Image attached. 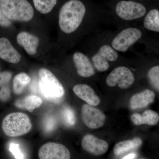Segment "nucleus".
<instances>
[{
    "label": "nucleus",
    "instance_id": "31",
    "mask_svg": "<svg viewBox=\"0 0 159 159\" xmlns=\"http://www.w3.org/2000/svg\"><path fill=\"white\" fill-rule=\"evenodd\" d=\"M0 70H1V69H0Z\"/></svg>",
    "mask_w": 159,
    "mask_h": 159
},
{
    "label": "nucleus",
    "instance_id": "14",
    "mask_svg": "<svg viewBox=\"0 0 159 159\" xmlns=\"http://www.w3.org/2000/svg\"><path fill=\"white\" fill-rule=\"evenodd\" d=\"M73 91L77 97L89 105L95 107L100 103L99 97L95 93L93 89L88 85L77 84L73 88Z\"/></svg>",
    "mask_w": 159,
    "mask_h": 159
},
{
    "label": "nucleus",
    "instance_id": "15",
    "mask_svg": "<svg viewBox=\"0 0 159 159\" xmlns=\"http://www.w3.org/2000/svg\"><path fill=\"white\" fill-rule=\"evenodd\" d=\"M16 41L18 44L23 47L27 54L34 55L39 45V39L29 32L23 31L18 34Z\"/></svg>",
    "mask_w": 159,
    "mask_h": 159
},
{
    "label": "nucleus",
    "instance_id": "28",
    "mask_svg": "<svg viewBox=\"0 0 159 159\" xmlns=\"http://www.w3.org/2000/svg\"><path fill=\"white\" fill-rule=\"evenodd\" d=\"M56 121L54 118L49 117L47 118L45 122V129L47 132L51 131L56 126Z\"/></svg>",
    "mask_w": 159,
    "mask_h": 159
},
{
    "label": "nucleus",
    "instance_id": "6",
    "mask_svg": "<svg viewBox=\"0 0 159 159\" xmlns=\"http://www.w3.org/2000/svg\"><path fill=\"white\" fill-rule=\"evenodd\" d=\"M116 12L118 16L126 21L133 20L144 16L146 8L141 3L133 1H120L117 4Z\"/></svg>",
    "mask_w": 159,
    "mask_h": 159
},
{
    "label": "nucleus",
    "instance_id": "1",
    "mask_svg": "<svg viewBox=\"0 0 159 159\" xmlns=\"http://www.w3.org/2000/svg\"><path fill=\"white\" fill-rule=\"evenodd\" d=\"M86 8L79 0H70L61 7L59 13V26L61 30L70 34L77 30L85 16Z\"/></svg>",
    "mask_w": 159,
    "mask_h": 159
},
{
    "label": "nucleus",
    "instance_id": "18",
    "mask_svg": "<svg viewBox=\"0 0 159 159\" xmlns=\"http://www.w3.org/2000/svg\"><path fill=\"white\" fill-rule=\"evenodd\" d=\"M43 102L41 97L36 95H31L16 100L14 105L17 108L27 110L30 112H32L35 109L40 106Z\"/></svg>",
    "mask_w": 159,
    "mask_h": 159
},
{
    "label": "nucleus",
    "instance_id": "12",
    "mask_svg": "<svg viewBox=\"0 0 159 159\" xmlns=\"http://www.w3.org/2000/svg\"><path fill=\"white\" fill-rule=\"evenodd\" d=\"M73 61L78 75L84 77H89L95 74V69L89 59L81 52H76L73 55Z\"/></svg>",
    "mask_w": 159,
    "mask_h": 159
},
{
    "label": "nucleus",
    "instance_id": "16",
    "mask_svg": "<svg viewBox=\"0 0 159 159\" xmlns=\"http://www.w3.org/2000/svg\"><path fill=\"white\" fill-rule=\"evenodd\" d=\"M155 94L150 90H145L142 93L134 95L131 98L130 107L132 109L143 108L154 101Z\"/></svg>",
    "mask_w": 159,
    "mask_h": 159
},
{
    "label": "nucleus",
    "instance_id": "13",
    "mask_svg": "<svg viewBox=\"0 0 159 159\" xmlns=\"http://www.w3.org/2000/svg\"><path fill=\"white\" fill-rule=\"evenodd\" d=\"M0 58L7 62L16 64L21 56L8 39L2 37L0 38Z\"/></svg>",
    "mask_w": 159,
    "mask_h": 159
},
{
    "label": "nucleus",
    "instance_id": "27",
    "mask_svg": "<svg viewBox=\"0 0 159 159\" xmlns=\"http://www.w3.org/2000/svg\"><path fill=\"white\" fill-rule=\"evenodd\" d=\"M11 25V20H9L4 14L0 6V26L4 28H8Z\"/></svg>",
    "mask_w": 159,
    "mask_h": 159
},
{
    "label": "nucleus",
    "instance_id": "21",
    "mask_svg": "<svg viewBox=\"0 0 159 159\" xmlns=\"http://www.w3.org/2000/svg\"><path fill=\"white\" fill-rule=\"evenodd\" d=\"M144 25L148 30L159 32V12L157 9L148 12L144 20Z\"/></svg>",
    "mask_w": 159,
    "mask_h": 159
},
{
    "label": "nucleus",
    "instance_id": "22",
    "mask_svg": "<svg viewBox=\"0 0 159 159\" xmlns=\"http://www.w3.org/2000/svg\"><path fill=\"white\" fill-rule=\"evenodd\" d=\"M35 9L42 14H48L52 11L57 0H33Z\"/></svg>",
    "mask_w": 159,
    "mask_h": 159
},
{
    "label": "nucleus",
    "instance_id": "2",
    "mask_svg": "<svg viewBox=\"0 0 159 159\" xmlns=\"http://www.w3.org/2000/svg\"><path fill=\"white\" fill-rule=\"evenodd\" d=\"M39 85L43 96L47 100L58 103L65 95V89L58 79L51 71L45 68L40 69Z\"/></svg>",
    "mask_w": 159,
    "mask_h": 159
},
{
    "label": "nucleus",
    "instance_id": "10",
    "mask_svg": "<svg viewBox=\"0 0 159 159\" xmlns=\"http://www.w3.org/2000/svg\"><path fill=\"white\" fill-rule=\"evenodd\" d=\"M38 156L40 159H70V151L65 145L55 142H48L40 148Z\"/></svg>",
    "mask_w": 159,
    "mask_h": 159
},
{
    "label": "nucleus",
    "instance_id": "26",
    "mask_svg": "<svg viewBox=\"0 0 159 159\" xmlns=\"http://www.w3.org/2000/svg\"><path fill=\"white\" fill-rule=\"evenodd\" d=\"M11 92L9 87L5 85L2 87L0 90V100L3 102L8 101L10 97Z\"/></svg>",
    "mask_w": 159,
    "mask_h": 159
},
{
    "label": "nucleus",
    "instance_id": "20",
    "mask_svg": "<svg viewBox=\"0 0 159 159\" xmlns=\"http://www.w3.org/2000/svg\"><path fill=\"white\" fill-rule=\"evenodd\" d=\"M30 81L31 78L26 73H20L16 75L13 78L12 83L14 93L17 95L22 93Z\"/></svg>",
    "mask_w": 159,
    "mask_h": 159
},
{
    "label": "nucleus",
    "instance_id": "4",
    "mask_svg": "<svg viewBox=\"0 0 159 159\" xmlns=\"http://www.w3.org/2000/svg\"><path fill=\"white\" fill-rule=\"evenodd\" d=\"M2 127L6 136L15 138L28 133L31 130L32 125L27 114L13 112L7 115L3 119Z\"/></svg>",
    "mask_w": 159,
    "mask_h": 159
},
{
    "label": "nucleus",
    "instance_id": "23",
    "mask_svg": "<svg viewBox=\"0 0 159 159\" xmlns=\"http://www.w3.org/2000/svg\"><path fill=\"white\" fill-rule=\"evenodd\" d=\"M148 77L152 86L159 92V66H154L149 70Z\"/></svg>",
    "mask_w": 159,
    "mask_h": 159
},
{
    "label": "nucleus",
    "instance_id": "5",
    "mask_svg": "<svg viewBox=\"0 0 159 159\" xmlns=\"http://www.w3.org/2000/svg\"><path fill=\"white\" fill-rule=\"evenodd\" d=\"M142 36V31L135 28L122 30L112 41L111 47L116 51L124 52L134 44Z\"/></svg>",
    "mask_w": 159,
    "mask_h": 159
},
{
    "label": "nucleus",
    "instance_id": "7",
    "mask_svg": "<svg viewBox=\"0 0 159 159\" xmlns=\"http://www.w3.org/2000/svg\"><path fill=\"white\" fill-rule=\"evenodd\" d=\"M134 81V77L128 68L120 66L116 68L109 74L106 83L110 87L118 85L120 88H128Z\"/></svg>",
    "mask_w": 159,
    "mask_h": 159
},
{
    "label": "nucleus",
    "instance_id": "30",
    "mask_svg": "<svg viewBox=\"0 0 159 159\" xmlns=\"http://www.w3.org/2000/svg\"><path fill=\"white\" fill-rule=\"evenodd\" d=\"M137 154L136 153H130L129 154L123 157L122 159H135L136 158Z\"/></svg>",
    "mask_w": 159,
    "mask_h": 159
},
{
    "label": "nucleus",
    "instance_id": "19",
    "mask_svg": "<svg viewBox=\"0 0 159 159\" xmlns=\"http://www.w3.org/2000/svg\"><path fill=\"white\" fill-rule=\"evenodd\" d=\"M142 144V140L139 138H135L132 140H126L118 142L114 147V153L116 155H120L129 151L137 149Z\"/></svg>",
    "mask_w": 159,
    "mask_h": 159
},
{
    "label": "nucleus",
    "instance_id": "3",
    "mask_svg": "<svg viewBox=\"0 0 159 159\" xmlns=\"http://www.w3.org/2000/svg\"><path fill=\"white\" fill-rule=\"evenodd\" d=\"M0 6L11 21L26 22L34 16V9L27 0H0Z\"/></svg>",
    "mask_w": 159,
    "mask_h": 159
},
{
    "label": "nucleus",
    "instance_id": "11",
    "mask_svg": "<svg viewBox=\"0 0 159 159\" xmlns=\"http://www.w3.org/2000/svg\"><path fill=\"white\" fill-rule=\"evenodd\" d=\"M81 146L84 150L95 156L104 154L108 148L107 142L92 134H87L84 136Z\"/></svg>",
    "mask_w": 159,
    "mask_h": 159
},
{
    "label": "nucleus",
    "instance_id": "25",
    "mask_svg": "<svg viewBox=\"0 0 159 159\" xmlns=\"http://www.w3.org/2000/svg\"><path fill=\"white\" fill-rule=\"evenodd\" d=\"M12 74L9 71L0 72V88L7 85L11 80Z\"/></svg>",
    "mask_w": 159,
    "mask_h": 159
},
{
    "label": "nucleus",
    "instance_id": "24",
    "mask_svg": "<svg viewBox=\"0 0 159 159\" xmlns=\"http://www.w3.org/2000/svg\"><path fill=\"white\" fill-rule=\"evenodd\" d=\"M62 117L64 122L67 126H73L76 122L75 114L71 108L66 107L63 110Z\"/></svg>",
    "mask_w": 159,
    "mask_h": 159
},
{
    "label": "nucleus",
    "instance_id": "29",
    "mask_svg": "<svg viewBox=\"0 0 159 159\" xmlns=\"http://www.w3.org/2000/svg\"><path fill=\"white\" fill-rule=\"evenodd\" d=\"M10 151L14 155L16 158H23V155L20 153L18 145L15 144H11L9 148Z\"/></svg>",
    "mask_w": 159,
    "mask_h": 159
},
{
    "label": "nucleus",
    "instance_id": "17",
    "mask_svg": "<svg viewBox=\"0 0 159 159\" xmlns=\"http://www.w3.org/2000/svg\"><path fill=\"white\" fill-rule=\"evenodd\" d=\"M133 123L135 125L147 124L150 125H156L159 120L158 114L154 111L148 110L145 111L142 115L134 114L131 116Z\"/></svg>",
    "mask_w": 159,
    "mask_h": 159
},
{
    "label": "nucleus",
    "instance_id": "9",
    "mask_svg": "<svg viewBox=\"0 0 159 159\" xmlns=\"http://www.w3.org/2000/svg\"><path fill=\"white\" fill-rule=\"evenodd\" d=\"M81 117L84 124L91 129L101 128L106 120L105 116L101 111L88 103L83 105Z\"/></svg>",
    "mask_w": 159,
    "mask_h": 159
},
{
    "label": "nucleus",
    "instance_id": "8",
    "mask_svg": "<svg viewBox=\"0 0 159 159\" xmlns=\"http://www.w3.org/2000/svg\"><path fill=\"white\" fill-rule=\"evenodd\" d=\"M118 58V54L111 46L104 45L99 48V51L92 57L93 64L96 70L104 72L109 68L108 61H115Z\"/></svg>",
    "mask_w": 159,
    "mask_h": 159
}]
</instances>
